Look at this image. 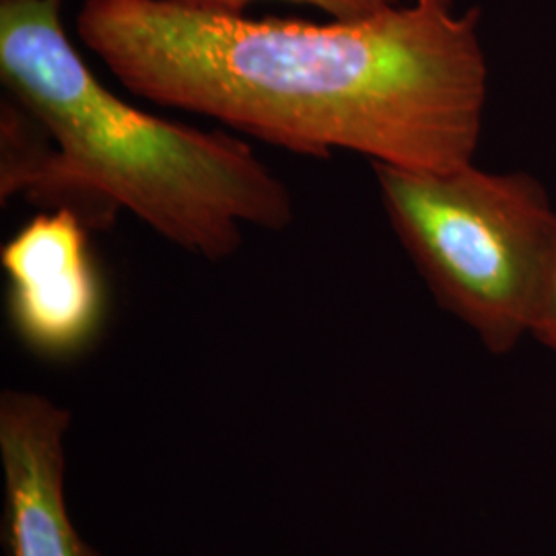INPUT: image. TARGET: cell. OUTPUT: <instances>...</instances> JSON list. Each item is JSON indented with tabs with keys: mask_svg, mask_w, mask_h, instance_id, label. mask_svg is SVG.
Instances as JSON below:
<instances>
[{
	"mask_svg": "<svg viewBox=\"0 0 556 556\" xmlns=\"http://www.w3.org/2000/svg\"><path fill=\"white\" fill-rule=\"evenodd\" d=\"M77 34L142 100L299 155L452 172L477 153L489 91L477 11L418 0L309 23L190 0H85Z\"/></svg>",
	"mask_w": 556,
	"mask_h": 556,
	"instance_id": "1",
	"label": "cell"
},
{
	"mask_svg": "<svg viewBox=\"0 0 556 556\" xmlns=\"http://www.w3.org/2000/svg\"><path fill=\"white\" fill-rule=\"evenodd\" d=\"M60 9L62 0H0V79L59 147L62 211L103 231L126 208L206 260L233 256L243 227L293 223L289 186L250 144L119 100L73 48Z\"/></svg>",
	"mask_w": 556,
	"mask_h": 556,
	"instance_id": "2",
	"label": "cell"
},
{
	"mask_svg": "<svg viewBox=\"0 0 556 556\" xmlns=\"http://www.w3.org/2000/svg\"><path fill=\"white\" fill-rule=\"evenodd\" d=\"M386 215L439 305L484 346L509 353L532 330L553 258L556 211L528 174L475 163L417 172L374 163Z\"/></svg>",
	"mask_w": 556,
	"mask_h": 556,
	"instance_id": "3",
	"label": "cell"
},
{
	"mask_svg": "<svg viewBox=\"0 0 556 556\" xmlns=\"http://www.w3.org/2000/svg\"><path fill=\"white\" fill-rule=\"evenodd\" d=\"M87 231L68 211H43L0 250L11 326L38 357H79L105 324L108 293Z\"/></svg>",
	"mask_w": 556,
	"mask_h": 556,
	"instance_id": "4",
	"label": "cell"
},
{
	"mask_svg": "<svg viewBox=\"0 0 556 556\" xmlns=\"http://www.w3.org/2000/svg\"><path fill=\"white\" fill-rule=\"evenodd\" d=\"M71 415L27 392L0 397L7 480L4 542L11 556H100L80 540L64 503L62 435Z\"/></svg>",
	"mask_w": 556,
	"mask_h": 556,
	"instance_id": "5",
	"label": "cell"
},
{
	"mask_svg": "<svg viewBox=\"0 0 556 556\" xmlns=\"http://www.w3.org/2000/svg\"><path fill=\"white\" fill-rule=\"evenodd\" d=\"M190 2L241 11L252 0H190ZM285 2H298V4L314 7V9L328 13L332 20H358V17L378 13L386 7L397 4V0H285Z\"/></svg>",
	"mask_w": 556,
	"mask_h": 556,
	"instance_id": "6",
	"label": "cell"
},
{
	"mask_svg": "<svg viewBox=\"0 0 556 556\" xmlns=\"http://www.w3.org/2000/svg\"><path fill=\"white\" fill-rule=\"evenodd\" d=\"M530 334L556 355V241Z\"/></svg>",
	"mask_w": 556,
	"mask_h": 556,
	"instance_id": "7",
	"label": "cell"
},
{
	"mask_svg": "<svg viewBox=\"0 0 556 556\" xmlns=\"http://www.w3.org/2000/svg\"><path fill=\"white\" fill-rule=\"evenodd\" d=\"M400 2V0H397ZM410 2H418V0H410ZM429 2H439V4H445V7H452V0H429Z\"/></svg>",
	"mask_w": 556,
	"mask_h": 556,
	"instance_id": "8",
	"label": "cell"
}]
</instances>
